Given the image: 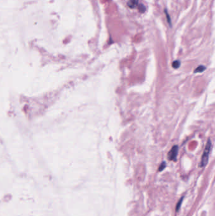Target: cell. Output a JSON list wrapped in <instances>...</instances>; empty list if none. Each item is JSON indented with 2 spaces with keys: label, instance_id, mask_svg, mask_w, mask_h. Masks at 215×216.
<instances>
[{
  "label": "cell",
  "instance_id": "obj_1",
  "mask_svg": "<svg viewBox=\"0 0 215 216\" xmlns=\"http://www.w3.org/2000/svg\"><path fill=\"white\" fill-rule=\"evenodd\" d=\"M211 149V142L210 139H208L201 157V161L200 163V167H201V168L205 167L206 164H208Z\"/></svg>",
  "mask_w": 215,
  "mask_h": 216
},
{
  "label": "cell",
  "instance_id": "obj_2",
  "mask_svg": "<svg viewBox=\"0 0 215 216\" xmlns=\"http://www.w3.org/2000/svg\"><path fill=\"white\" fill-rule=\"evenodd\" d=\"M178 152H179V148L177 145H174L173 146V147L172 148V149L170 150V151L168 152V158L170 160H174L175 161L177 160V157L178 155Z\"/></svg>",
  "mask_w": 215,
  "mask_h": 216
},
{
  "label": "cell",
  "instance_id": "obj_3",
  "mask_svg": "<svg viewBox=\"0 0 215 216\" xmlns=\"http://www.w3.org/2000/svg\"><path fill=\"white\" fill-rule=\"evenodd\" d=\"M205 70H206L205 66H203V65H200V66H198V67L196 68V70L194 71V73H202V72L204 71Z\"/></svg>",
  "mask_w": 215,
  "mask_h": 216
},
{
  "label": "cell",
  "instance_id": "obj_4",
  "mask_svg": "<svg viewBox=\"0 0 215 216\" xmlns=\"http://www.w3.org/2000/svg\"><path fill=\"white\" fill-rule=\"evenodd\" d=\"M138 3V0H130L128 2V5L131 8H134Z\"/></svg>",
  "mask_w": 215,
  "mask_h": 216
},
{
  "label": "cell",
  "instance_id": "obj_5",
  "mask_svg": "<svg viewBox=\"0 0 215 216\" xmlns=\"http://www.w3.org/2000/svg\"><path fill=\"white\" fill-rule=\"evenodd\" d=\"M181 66V61H179V60H176V61H174L173 62V63H172V67L173 68H178L179 66Z\"/></svg>",
  "mask_w": 215,
  "mask_h": 216
},
{
  "label": "cell",
  "instance_id": "obj_6",
  "mask_svg": "<svg viewBox=\"0 0 215 216\" xmlns=\"http://www.w3.org/2000/svg\"><path fill=\"white\" fill-rule=\"evenodd\" d=\"M166 167V163L165 162H163V163H162V164H160V166H159V168H158V171H162L163 170V169L165 168Z\"/></svg>",
  "mask_w": 215,
  "mask_h": 216
},
{
  "label": "cell",
  "instance_id": "obj_7",
  "mask_svg": "<svg viewBox=\"0 0 215 216\" xmlns=\"http://www.w3.org/2000/svg\"><path fill=\"white\" fill-rule=\"evenodd\" d=\"M183 199H184V197H182L181 199V200H179V202H178V204H177V206H176V211H179V210L180 209V208H181V204H182V200H183Z\"/></svg>",
  "mask_w": 215,
  "mask_h": 216
},
{
  "label": "cell",
  "instance_id": "obj_8",
  "mask_svg": "<svg viewBox=\"0 0 215 216\" xmlns=\"http://www.w3.org/2000/svg\"><path fill=\"white\" fill-rule=\"evenodd\" d=\"M165 13L166 16H167V21H168V24H169V25L171 26V25H172V23H171V19H170V17L169 14H168V12H167V10H165Z\"/></svg>",
  "mask_w": 215,
  "mask_h": 216
},
{
  "label": "cell",
  "instance_id": "obj_9",
  "mask_svg": "<svg viewBox=\"0 0 215 216\" xmlns=\"http://www.w3.org/2000/svg\"><path fill=\"white\" fill-rule=\"evenodd\" d=\"M139 9H140V11H141V13H143L145 11V7L143 5H140V8H139Z\"/></svg>",
  "mask_w": 215,
  "mask_h": 216
}]
</instances>
